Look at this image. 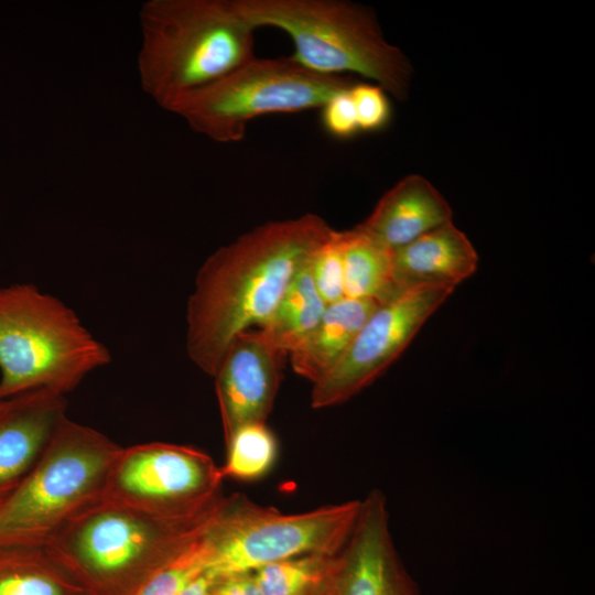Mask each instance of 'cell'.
Instances as JSON below:
<instances>
[{
    "instance_id": "4fadbf2b",
    "label": "cell",
    "mask_w": 595,
    "mask_h": 595,
    "mask_svg": "<svg viewBox=\"0 0 595 595\" xmlns=\"http://www.w3.org/2000/svg\"><path fill=\"white\" fill-rule=\"evenodd\" d=\"M65 416V396L46 389L0 399V500L31 472Z\"/></svg>"
},
{
    "instance_id": "83f0119b",
    "label": "cell",
    "mask_w": 595,
    "mask_h": 595,
    "mask_svg": "<svg viewBox=\"0 0 595 595\" xmlns=\"http://www.w3.org/2000/svg\"><path fill=\"white\" fill-rule=\"evenodd\" d=\"M4 499H6V498H4ZM4 499L0 500V505L3 502Z\"/></svg>"
},
{
    "instance_id": "5bb4252c",
    "label": "cell",
    "mask_w": 595,
    "mask_h": 595,
    "mask_svg": "<svg viewBox=\"0 0 595 595\" xmlns=\"http://www.w3.org/2000/svg\"><path fill=\"white\" fill-rule=\"evenodd\" d=\"M478 256L467 236L452 221L392 250L398 293L419 288L452 289L477 269Z\"/></svg>"
},
{
    "instance_id": "ac0fdd59",
    "label": "cell",
    "mask_w": 595,
    "mask_h": 595,
    "mask_svg": "<svg viewBox=\"0 0 595 595\" xmlns=\"http://www.w3.org/2000/svg\"><path fill=\"white\" fill-rule=\"evenodd\" d=\"M345 298L387 302L398 293L392 275V251L356 227L339 231Z\"/></svg>"
},
{
    "instance_id": "6da1fadb",
    "label": "cell",
    "mask_w": 595,
    "mask_h": 595,
    "mask_svg": "<svg viewBox=\"0 0 595 595\" xmlns=\"http://www.w3.org/2000/svg\"><path fill=\"white\" fill-rule=\"evenodd\" d=\"M335 229L316 214L268 221L218 248L201 266L186 306V353L214 377L235 338L260 328Z\"/></svg>"
},
{
    "instance_id": "30bf717a",
    "label": "cell",
    "mask_w": 595,
    "mask_h": 595,
    "mask_svg": "<svg viewBox=\"0 0 595 595\" xmlns=\"http://www.w3.org/2000/svg\"><path fill=\"white\" fill-rule=\"evenodd\" d=\"M452 292L445 288H419L378 303L340 360L313 385L312 407L344 403L368 387L401 355Z\"/></svg>"
},
{
    "instance_id": "9a60e30c",
    "label": "cell",
    "mask_w": 595,
    "mask_h": 595,
    "mask_svg": "<svg viewBox=\"0 0 595 595\" xmlns=\"http://www.w3.org/2000/svg\"><path fill=\"white\" fill-rule=\"evenodd\" d=\"M450 221L452 209L442 194L423 176L411 174L386 192L356 228L392 251Z\"/></svg>"
},
{
    "instance_id": "8992f818",
    "label": "cell",
    "mask_w": 595,
    "mask_h": 595,
    "mask_svg": "<svg viewBox=\"0 0 595 595\" xmlns=\"http://www.w3.org/2000/svg\"><path fill=\"white\" fill-rule=\"evenodd\" d=\"M120 448L66 415L37 463L0 505V547H43L102 495Z\"/></svg>"
},
{
    "instance_id": "e0dca14e",
    "label": "cell",
    "mask_w": 595,
    "mask_h": 595,
    "mask_svg": "<svg viewBox=\"0 0 595 595\" xmlns=\"http://www.w3.org/2000/svg\"><path fill=\"white\" fill-rule=\"evenodd\" d=\"M309 263L293 278L266 323L257 328L283 355L309 337L327 307L315 289Z\"/></svg>"
},
{
    "instance_id": "44dd1931",
    "label": "cell",
    "mask_w": 595,
    "mask_h": 595,
    "mask_svg": "<svg viewBox=\"0 0 595 595\" xmlns=\"http://www.w3.org/2000/svg\"><path fill=\"white\" fill-rule=\"evenodd\" d=\"M334 556L303 555L267 564L252 575L261 595H312L322 587Z\"/></svg>"
},
{
    "instance_id": "cb8c5ba5",
    "label": "cell",
    "mask_w": 595,
    "mask_h": 595,
    "mask_svg": "<svg viewBox=\"0 0 595 595\" xmlns=\"http://www.w3.org/2000/svg\"><path fill=\"white\" fill-rule=\"evenodd\" d=\"M359 130L383 128L390 119L391 108L387 93L375 84L356 83L349 89Z\"/></svg>"
},
{
    "instance_id": "8fae6325",
    "label": "cell",
    "mask_w": 595,
    "mask_h": 595,
    "mask_svg": "<svg viewBox=\"0 0 595 595\" xmlns=\"http://www.w3.org/2000/svg\"><path fill=\"white\" fill-rule=\"evenodd\" d=\"M318 595H420L394 548L380 490L360 500L355 526L333 558Z\"/></svg>"
},
{
    "instance_id": "5b68a950",
    "label": "cell",
    "mask_w": 595,
    "mask_h": 595,
    "mask_svg": "<svg viewBox=\"0 0 595 595\" xmlns=\"http://www.w3.org/2000/svg\"><path fill=\"white\" fill-rule=\"evenodd\" d=\"M110 361L60 299L31 283L0 288V399L37 389L66 396Z\"/></svg>"
},
{
    "instance_id": "52a82bcc",
    "label": "cell",
    "mask_w": 595,
    "mask_h": 595,
    "mask_svg": "<svg viewBox=\"0 0 595 595\" xmlns=\"http://www.w3.org/2000/svg\"><path fill=\"white\" fill-rule=\"evenodd\" d=\"M359 509L360 500H349L283 513L241 494L224 497L205 533L210 549L206 572L218 582L292 558L335 556L347 541Z\"/></svg>"
},
{
    "instance_id": "484cf974",
    "label": "cell",
    "mask_w": 595,
    "mask_h": 595,
    "mask_svg": "<svg viewBox=\"0 0 595 595\" xmlns=\"http://www.w3.org/2000/svg\"><path fill=\"white\" fill-rule=\"evenodd\" d=\"M214 595H261L252 573L237 574L219 580Z\"/></svg>"
},
{
    "instance_id": "2e32d148",
    "label": "cell",
    "mask_w": 595,
    "mask_h": 595,
    "mask_svg": "<svg viewBox=\"0 0 595 595\" xmlns=\"http://www.w3.org/2000/svg\"><path fill=\"white\" fill-rule=\"evenodd\" d=\"M377 304L369 299L344 298L327 305L315 329L289 354L293 371L313 385L323 379L344 356Z\"/></svg>"
},
{
    "instance_id": "ffe728a7",
    "label": "cell",
    "mask_w": 595,
    "mask_h": 595,
    "mask_svg": "<svg viewBox=\"0 0 595 595\" xmlns=\"http://www.w3.org/2000/svg\"><path fill=\"white\" fill-rule=\"evenodd\" d=\"M224 478L252 482L266 476L278 458V441L266 422L239 426L225 440Z\"/></svg>"
},
{
    "instance_id": "7c38bea8",
    "label": "cell",
    "mask_w": 595,
    "mask_h": 595,
    "mask_svg": "<svg viewBox=\"0 0 595 595\" xmlns=\"http://www.w3.org/2000/svg\"><path fill=\"white\" fill-rule=\"evenodd\" d=\"M283 356L259 329L235 338L214 375L225 440L241 425L266 422L279 390Z\"/></svg>"
},
{
    "instance_id": "4316f807",
    "label": "cell",
    "mask_w": 595,
    "mask_h": 595,
    "mask_svg": "<svg viewBox=\"0 0 595 595\" xmlns=\"http://www.w3.org/2000/svg\"><path fill=\"white\" fill-rule=\"evenodd\" d=\"M217 581L206 571L187 584L177 595H214Z\"/></svg>"
},
{
    "instance_id": "7a4b0ae2",
    "label": "cell",
    "mask_w": 595,
    "mask_h": 595,
    "mask_svg": "<svg viewBox=\"0 0 595 595\" xmlns=\"http://www.w3.org/2000/svg\"><path fill=\"white\" fill-rule=\"evenodd\" d=\"M219 506L204 517L169 519L100 496L42 548L89 595H133L206 531Z\"/></svg>"
},
{
    "instance_id": "603a6c76",
    "label": "cell",
    "mask_w": 595,
    "mask_h": 595,
    "mask_svg": "<svg viewBox=\"0 0 595 595\" xmlns=\"http://www.w3.org/2000/svg\"><path fill=\"white\" fill-rule=\"evenodd\" d=\"M309 267L315 289L326 305L345 298L339 231L334 230L331 237L315 250Z\"/></svg>"
},
{
    "instance_id": "3957f363",
    "label": "cell",
    "mask_w": 595,
    "mask_h": 595,
    "mask_svg": "<svg viewBox=\"0 0 595 595\" xmlns=\"http://www.w3.org/2000/svg\"><path fill=\"white\" fill-rule=\"evenodd\" d=\"M139 21L140 85L164 110L256 56V29L231 0H149Z\"/></svg>"
},
{
    "instance_id": "7402d4cb",
    "label": "cell",
    "mask_w": 595,
    "mask_h": 595,
    "mask_svg": "<svg viewBox=\"0 0 595 595\" xmlns=\"http://www.w3.org/2000/svg\"><path fill=\"white\" fill-rule=\"evenodd\" d=\"M205 533L206 531L180 554L154 571L133 595H177L204 573L210 555Z\"/></svg>"
},
{
    "instance_id": "ba28073f",
    "label": "cell",
    "mask_w": 595,
    "mask_h": 595,
    "mask_svg": "<svg viewBox=\"0 0 595 595\" xmlns=\"http://www.w3.org/2000/svg\"><path fill=\"white\" fill-rule=\"evenodd\" d=\"M357 80L312 72L291 56L252 57L216 82L177 98L167 109L196 133L219 143L246 137L249 122L270 113L322 108Z\"/></svg>"
},
{
    "instance_id": "d6986e66",
    "label": "cell",
    "mask_w": 595,
    "mask_h": 595,
    "mask_svg": "<svg viewBox=\"0 0 595 595\" xmlns=\"http://www.w3.org/2000/svg\"><path fill=\"white\" fill-rule=\"evenodd\" d=\"M0 595H89L42 547H0Z\"/></svg>"
},
{
    "instance_id": "9c48e42d",
    "label": "cell",
    "mask_w": 595,
    "mask_h": 595,
    "mask_svg": "<svg viewBox=\"0 0 595 595\" xmlns=\"http://www.w3.org/2000/svg\"><path fill=\"white\" fill-rule=\"evenodd\" d=\"M223 480L205 452L151 442L120 448L101 496L162 518L195 519L219 506Z\"/></svg>"
},
{
    "instance_id": "d4e9b609",
    "label": "cell",
    "mask_w": 595,
    "mask_h": 595,
    "mask_svg": "<svg viewBox=\"0 0 595 595\" xmlns=\"http://www.w3.org/2000/svg\"><path fill=\"white\" fill-rule=\"evenodd\" d=\"M349 89L335 94L322 107L323 126L328 133L336 138H349L359 130Z\"/></svg>"
},
{
    "instance_id": "277c9868",
    "label": "cell",
    "mask_w": 595,
    "mask_h": 595,
    "mask_svg": "<svg viewBox=\"0 0 595 595\" xmlns=\"http://www.w3.org/2000/svg\"><path fill=\"white\" fill-rule=\"evenodd\" d=\"M231 3L253 29L272 26L285 32L294 45L291 57L303 67L323 75L359 74L399 101L408 97L412 66L386 40L370 8L345 0Z\"/></svg>"
}]
</instances>
